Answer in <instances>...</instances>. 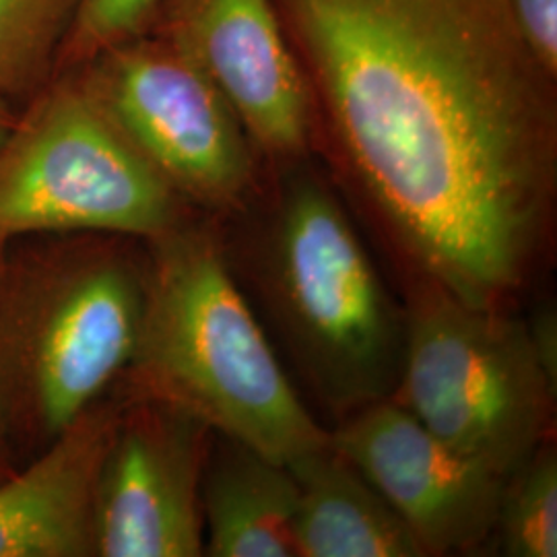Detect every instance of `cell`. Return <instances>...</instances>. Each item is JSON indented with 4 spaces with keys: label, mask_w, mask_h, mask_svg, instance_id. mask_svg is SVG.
I'll list each match as a JSON object with an SVG mask.
<instances>
[{
    "label": "cell",
    "mask_w": 557,
    "mask_h": 557,
    "mask_svg": "<svg viewBox=\"0 0 557 557\" xmlns=\"http://www.w3.org/2000/svg\"><path fill=\"white\" fill-rule=\"evenodd\" d=\"M345 178L432 283L485 308L529 277L557 195V77L508 0H273Z\"/></svg>",
    "instance_id": "6da1fadb"
},
{
    "label": "cell",
    "mask_w": 557,
    "mask_h": 557,
    "mask_svg": "<svg viewBox=\"0 0 557 557\" xmlns=\"http://www.w3.org/2000/svg\"><path fill=\"white\" fill-rule=\"evenodd\" d=\"M151 244L128 366L143 395L283 465L324 446L329 434L285 376L215 239L180 223Z\"/></svg>",
    "instance_id": "7a4b0ae2"
},
{
    "label": "cell",
    "mask_w": 557,
    "mask_h": 557,
    "mask_svg": "<svg viewBox=\"0 0 557 557\" xmlns=\"http://www.w3.org/2000/svg\"><path fill=\"white\" fill-rule=\"evenodd\" d=\"M147 271L114 246L54 250L0 285V418L59 436L131 366Z\"/></svg>",
    "instance_id": "3957f363"
},
{
    "label": "cell",
    "mask_w": 557,
    "mask_h": 557,
    "mask_svg": "<svg viewBox=\"0 0 557 557\" xmlns=\"http://www.w3.org/2000/svg\"><path fill=\"white\" fill-rule=\"evenodd\" d=\"M299 165L271 223L267 292L322 397L361 409L397 384L405 345L397 308L335 190Z\"/></svg>",
    "instance_id": "277c9868"
},
{
    "label": "cell",
    "mask_w": 557,
    "mask_h": 557,
    "mask_svg": "<svg viewBox=\"0 0 557 557\" xmlns=\"http://www.w3.org/2000/svg\"><path fill=\"white\" fill-rule=\"evenodd\" d=\"M186 200L140 156L75 71H60L0 143V239L25 234L158 238Z\"/></svg>",
    "instance_id": "5b68a950"
},
{
    "label": "cell",
    "mask_w": 557,
    "mask_h": 557,
    "mask_svg": "<svg viewBox=\"0 0 557 557\" xmlns=\"http://www.w3.org/2000/svg\"><path fill=\"white\" fill-rule=\"evenodd\" d=\"M397 382L398 405L428 432L504 478L537 453L556 403L527 322L436 283L413 304Z\"/></svg>",
    "instance_id": "8992f818"
},
{
    "label": "cell",
    "mask_w": 557,
    "mask_h": 557,
    "mask_svg": "<svg viewBox=\"0 0 557 557\" xmlns=\"http://www.w3.org/2000/svg\"><path fill=\"white\" fill-rule=\"evenodd\" d=\"M69 71L186 202L236 211L252 199L260 156L178 44L145 29Z\"/></svg>",
    "instance_id": "52a82bcc"
},
{
    "label": "cell",
    "mask_w": 557,
    "mask_h": 557,
    "mask_svg": "<svg viewBox=\"0 0 557 557\" xmlns=\"http://www.w3.org/2000/svg\"><path fill=\"white\" fill-rule=\"evenodd\" d=\"M209 432L199 419L156 398L120 411L96 494V556L205 554Z\"/></svg>",
    "instance_id": "ba28073f"
},
{
    "label": "cell",
    "mask_w": 557,
    "mask_h": 557,
    "mask_svg": "<svg viewBox=\"0 0 557 557\" xmlns=\"http://www.w3.org/2000/svg\"><path fill=\"white\" fill-rule=\"evenodd\" d=\"M147 29L199 64L260 158L283 170L308 158L312 101L273 0H163Z\"/></svg>",
    "instance_id": "9c48e42d"
},
{
    "label": "cell",
    "mask_w": 557,
    "mask_h": 557,
    "mask_svg": "<svg viewBox=\"0 0 557 557\" xmlns=\"http://www.w3.org/2000/svg\"><path fill=\"white\" fill-rule=\"evenodd\" d=\"M331 444L395 508L425 556L473 549L496 531L508 478L444 444L398 403L361 407Z\"/></svg>",
    "instance_id": "30bf717a"
},
{
    "label": "cell",
    "mask_w": 557,
    "mask_h": 557,
    "mask_svg": "<svg viewBox=\"0 0 557 557\" xmlns=\"http://www.w3.org/2000/svg\"><path fill=\"white\" fill-rule=\"evenodd\" d=\"M119 416L98 400L0 481V557L96 556V494Z\"/></svg>",
    "instance_id": "8fae6325"
},
{
    "label": "cell",
    "mask_w": 557,
    "mask_h": 557,
    "mask_svg": "<svg viewBox=\"0 0 557 557\" xmlns=\"http://www.w3.org/2000/svg\"><path fill=\"white\" fill-rule=\"evenodd\" d=\"M298 485L296 557H423L395 508L358 467L324 446L287 462Z\"/></svg>",
    "instance_id": "7c38bea8"
},
{
    "label": "cell",
    "mask_w": 557,
    "mask_h": 557,
    "mask_svg": "<svg viewBox=\"0 0 557 557\" xmlns=\"http://www.w3.org/2000/svg\"><path fill=\"white\" fill-rule=\"evenodd\" d=\"M202 475L205 554L296 557L298 485L287 465L221 436Z\"/></svg>",
    "instance_id": "4fadbf2b"
},
{
    "label": "cell",
    "mask_w": 557,
    "mask_h": 557,
    "mask_svg": "<svg viewBox=\"0 0 557 557\" xmlns=\"http://www.w3.org/2000/svg\"><path fill=\"white\" fill-rule=\"evenodd\" d=\"M81 0H0V98L29 100L57 75Z\"/></svg>",
    "instance_id": "5bb4252c"
},
{
    "label": "cell",
    "mask_w": 557,
    "mask_h": 557,
    "mask_svg": "<svg viewBox=\"0 0 557 557\" xmlns=\"http://www.w3.org/2000/svg\"><path fill=\"white\" fill-rule=\"evenodd\" d=\"M515 485L506 483L498 529L504 554L512 557L557 556V458L549 446L520 469Z\"/></svg>",
    "instance_id": "9a60e30c"
},
{
    "label": "cell",
    "mask_w": 557,
    "mask_h": 557,
    "mask_svg": "<svg viewBox=\"0 0 557 557\" xmlns=\"http://www.w3.org/2000/svg\"><path fill=\"white\" fill-rule=\"evenodd\" d=\"M163 0H81L77 17L60 52L59 69H77L101 50L143 34Z\"/></svg>",
    "instance_id": "2e32d148"
},
{
    "label": "cell",
    "mask_w": 557,
    "mask_h": 557,
    "mask_svg": "<svg viewBox=\"0 0 557 557\" xmlns=\"http://www.w3.org/2000/svg\"><path fill=\"white\" fill-rule=\"evenodd\" d=\"M535 59L557 77V0H508Z\"/></svg>",
    "instance_id": "e0dca14e"
},
{
    "label": "cell",
    "mask_w": 557,
    "mask_h": 557,
    "mask_svg": "<svg viewBox=\"0 0 557 557\" xmlns=\"http://www.w3.org/2000/svg\"><path fill=\"white\" fill-rule=\"evenodd\" d=\"M529 338L539 361V368L549 388L557 393V317L554 308H543L527 322Z\"/></svg>",
    "instance_id": "ac0fdd59"
},
{
    "label": "cell",
    "mask_w": 557,
    "mask_h": 557,
    "mask_svg": "<svg viewBox=\"0 0 557 557\" xmlns=\"http://www.w3.org/2000/svg\"><path fill=\"white\" fill-rule=\"evenodd\" d=\"M9 438H11V432H9L7 423H4V419L0 418V481L13 471Z\"/></svg>",
    "instance_id": "d6986e66"
},
{
    "label": "cell",
    "mask_w": 557,
    "mask_h": 557,
    "mask_svg": "<svg viewBox=\"0 0 557 557\" xmlns=\"http://www.w3.org/2000/svg\"><path fill=\"white\" fill-rule=\"evenodd\" d=\"M15 119H17V114L11 110L9 101L0 98V143H2L4 137H7V133L11 131V126H13Z\"/></svg>",
    "instance_id": "ffe728a7"
},
{
    "label": "cell",
    "mask_w": 557,
    "mask_h": 557,
    "mask_svg": "<svg viewBox=\"0 0 557 557\" xmlns=\"http://www.w3.org/2000/svg\"><path fill=\"white\" fill-rule=\"evenodd\" d=\"M4 239H0V285H2V277H4V262H2V259H4Z\"/></svg>",
    "instance_id": "44dd1931"
}]
</instances>
